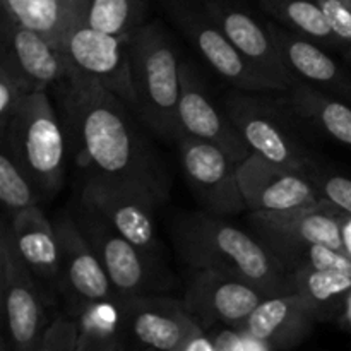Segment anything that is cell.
<instances>
[{
	"label": "cell",
	"mask_w": 351,
	"mask_h": 351,
	"mask_svg": "<svg viewBox=\"0 0 351 351\" xmlns=\"http://www.w3.org/2000/svg\"><path fill=\"white\" fill-rule=\"evenodd\" d=\"M136 115L160 139L177 143L180 58L170 33L158 21L141 24L127 36Z\"/></svg>",
	"instance_id": "3957f363"
},
{
	"label": "cell",
	"mask_w": 351,
	"mask_h": 351,
	"mask_svg": "<svg viewBox=\"0 0 351 351\" xmlns=\"http://www.w3.org/2000/svg\"><path fill=\"white\" fill-rule=\"evenodd\" d=\"M168 19L191 41L209 67L233 88L249 93L287 91L281 84L264 77L233 47L221 27L199 0H158Z\"/></svg>",
	"instance_id": "52a82bcc"
},
{
	"label": "cell",
	"mask_w": 351,
	"mask_h": 351,
	"mask_svg": "<svg viewBox=\"0 0 351 351\" xmlns=\"http://www.w3.org/2000/svg\"><path fill=\"white\" fill-rule=\"evenodd\" d=\"M79 201L103 216L127 240L151 256L165 259L156 230V208L165 199L147 185L86 171Z\"/></svg>",
	"instance_id": "8992f818"
},
{
	"label": "cell",
	"mask_w": 351,
	"mask_h": 351,
	"mask_svg": "<svg viewBox=\"0 0 351 351\" xmlns=\"http://www.w3.org/2000/svg\"><path fill=\"white\" fill-rule=\"evenodd\" d=\"M146 0H86L81 24L127 38L146 23Z\"/></svg>",
	"instance_id": "83f0119b"
},
{
	"label": "cell",
	"mask_w": 351,
	"mask_h": 351,
	"mask_svg": "<svg viewBox=\"0 0 351 351\" xmlns=\"http://www.w3.org/2000/svg\"><path fill=\"white\" fill-rule=\"evenodd\" d=\"M79 324V351H125L123 297L79 302L69 307Z\"/></svg>",
	"instance_id": "cb8c5ba5"
},
{
	"label": "cell",
	"mask_w": 351,
	"mask_h": 351,
	"mask_svg": "<svg viewBox=\"0 0 351 351\" xmlns=\"http://www.w3.org/2000/svg\"><path fill=\"white\" fill-rule=\"evenodd\" d=\"M338 322L351 335V295H350V298H348V304H346L345 312H343L341 319H339Z\"/></svg>",
	"instance_id": "d590c367"
},
{
	"label": "cell",
	"mask_w": 351,
	"mask_h": 351,
	"mask_svg": "<svg viewBox=\"0 0 351 351\" xmlns=\"http://www.w3.org/2000/svg\"><path fill=\"white\" fill-rule=\"evenodd\" d=\"M72 215L122 297L167 293L175 288L165 259L134 245L95 209L77 199Z\"/></svg>",
	"instance_id": "5b68a950"
},
{
	"label": "cell",
	"mask_w": 351,
	"mask_h": 351,
	"mask_svg": "<svg viewBox=\"0 0 351 351\" xmlns=\"http://www.w3.org/2000/svg\"><path fill=\"white\" fill-rule=\"evenodd\" d=\"M178 120H180L182 132L192 134L216 144L235 163H240L252 153L226 112L221 113L213 103L208 89L204 88L197 72L189 62H182L180 65Z\"/></svg>",
	"instance_id": "ac0fdd59"
},
{
	"label": "cell",
	"mask_w": 351,
	"mask_h": 351,
	"mask_svg": "<svg viewBox=\"0 0 351 351\" xmlns=\"http://www.w3.org/2000/svg\"><path fill=\"white\" fill-rule=\"evenodd\" d=\"M348 3H350V5H351V0H348Z\"/></svg>",
	"instance_id": "74e56055"
},
{
	"label": "cell",
	"mask_w": 351,
	"mask_h": 351,
	"mask_svg": "<svg viewBox=\"0 0 351 351\" xmlns=\"http://www.w3.org/2000/svg\"><path fill=\"white\" fill-rule=\"evenodd\" d=\"M86 0H2L3 19L31 27L62 51L69 33L81 24Z\"/></svg>",
	"instance_id": "603a6c76"
},
{
	"label": "cell",
	"mask_w": 351,
	"mask_h": 351,
	"mask_svg": "<svg viewBox=\"0 0 351 351\" xmlns=\"http://www.w3.org/2000/svg\"><path fill=\"white\" fill-rule=\"evenodd\" d=\"M290 274L293 291L317 322L341 319L351 295L350 274L314 267H298Z\"/></svg>",
	"instance_id": "d4e9b609"
},
{
	"label": "cell",
	"mask_w": 351,
	"mask_h": 351,
	"mask_svg": "<svg viewBox=\"0 0 351 351\" xmlns=\"http://www.w3.org/2000/svg\"><path fill=\"white\" fill-rule=\"evenodd\" d=\"M0 201L9 216L41 201L40 192L3 147L0 154Z\"/></svg>",
	"instance_id": "f1b7e54d"
},
{
	"label": "cell",
	"mask_w": 351,
	"mask_h": 351,
	"mask_svg": "<svg viewBox=\"0 0 351 351\" xmlns=\"http://www.w3.org/2000/svg\"><path fill=\"white\" fill-rule=\"evenodd\" d=\"M75 161L86 171L139 182L168 199V175L137 125L136 112L71 60L53 86Z\"/></svg>",
	"instance_id": "6da1fadb"
},
{
	"label": "cell",
	"mask_w": 351,
	"mask_h": 351,
	"mask_svg": "<svg viewBox=\"0 0 351 351\" xmlns=\"http://www.w3.org/2000/svg\"><path fill=\"white\" fill-rule=\"evenodd\" d=\"M199 2L211 14L233 47L264 77L281 84L287 91L297 84V79L288 71L281 57L280 48L271 34L267 23L261 24V21L252 16L249 7L243 5L240 0H199Z\"/></svg>",
	"instance_id": "5bb4252c"
},
{
	"label": "cell",
	"mask_w": 351,
	"mask_h": 351,
	"mask_svg": "<svg viewBox=\"0 0 351 351\" xmlns=\"http://www.w3.org/2000/svg\"><path fill=\"white\" fill-rule=\"evenodd\" d=\"M189 269L182 300L206 329L213 326L242 328L254 308L267 297L254 285L221 271Z\"/></svg>",
	"instance_id": "7c38bea8"
},
{
	"label": "cell",
	"mask_w": 351,
	"mask_h": 351,
	"mask_svg": "<svg viewBox=\"0 0 351 351\" xmlns=\"http://www.w3.org/2000/svg\"><path fill=\"white\" fill-rule=\"evenodd\" d=\"M338 219H339V226H341V239H343V245H345V252L348 254L351 259V216L346 215V213L339 211Z\"/></svg>",
	"instance_id": "e575fe53"
},
{
	"label": "cell",
	"mask_w": 351,
	"mask_h": 351,
	"mask_svg": "<svg viewBox=\"0 0 351 351\" xmlns=\"http://www.w3.org/2000/svg\"><path fill=\"white\" fill-rule=\"evenodd\" d=\"M339 45H351V5L348 0H319Z\"/></svg>",
	"instance_id": "836d02e7"
},
{
	"label": "cell",
	"mask_w": 351,
	"mask_h": 351,
	"mask_svg": "<svg viewBox=\"0 0 351 351\" xmlns=\"http://www.w3.org/2000/svg\"><path fill=\"white\" fill-rule=\"evenodd\" d=\"M338 213V208L324 201L319 208L250 211L247 221L250 232L267 249L293 243H324L345 252Z\"/></svg>",
	"instance_id": "e0dca14e"
},
{
	"label": "cell",
	"mask_w": 351,
	"mask_h": 351,
	"mask_svg": "<svg viewBox=\"0 0 351 351\" xmlns=\"http://www.w3.org/2000/svg\"><path fill=\"white\" fill-rule=\"evenodd\" d=\"M204 329L184 300L165 293L123 297L125 350L184 351L185 343Z\"/></svg>",
	"instance_id": "30bf717a"
},
{
	"label": "cell",
	"mask_w": 351,
	"mask_h": 351,
	"mask_svg": "<svg viewBox=\"0 0 351 351\" xmlns=\"http://www.w3.org/2000/svg\"><path fill=\"white\" fill-rule=\"evenodd\" d=\"M290 91V108L295 115L319 127L326 136L351 147V108L348 105L319 91L308 82H297Z\"/></svg>",
	"instance_id": "484cf974"
},
{
	"label": "cell",
	"mask_w": 351,
	"mask_h": 351,
	"mask_svg": "<svg viewBox=\"0 0 351 351\" xmlns=\"http://www.w3.org/2000/svg\"><path fill=\"white\" fill-rule=\"evenodd\" d=\"M38 351H79V324L75 315L67 311L48 322Z\"/></svg>",
	"instance_id": "4dcf8cb0"
},
{
	"label": "cell",
	"mask_w": 351,
	"mask_h": 351,
	"mask_svg": "<svg viewBox=\"0 0 351 351\" xmlns=\"http://www.w3.org/2000/svg\"><path fill=\"white\" fill-rule=\"evenodd\" d=\"M239 89L228 95L225 112L254 153L312 177L317 163L287 120L264 99Z\"/></svg>",
	"instance_id": "9c48e42d"
},
{
	"label": "cell",
	"mask_w": 351,
	"mask_h": 351,
	"mask_svg": "<svg viewBox=\"0 0 351 351\" xmlns=\"http://www.w3.org/2000/svg\"><path fill=\"white\" fill-rule=\"evenodd\" d=\"M177 256L195 269L237 276L264 295L291 293V274L254 233L208 211H182L170 223Z\"/></svg>",
	"instance_id": "7a4b0ae2"
},
{
	"label": "cell",
	"mask_w": 351,
	"mask_h": 351,
	"mask_svg": "<svg viewBox=\"0 0 351 351\" xmlns=\"http://www.w3.org/2000/svg\"><path fill=\"white\" fill-rule=\"evenodd\" d=\"M346 55H348V58L351 60V45L348 47V51H346Z\"/></svg>",
	"instance_id": "8d00e7d4"
},
{
	"label": "cell",
	"mask_w": 351,
	"mask_h": 351,
	"mask_svg": "<svg viewBox=\"0 0 351 351\" xmlns=\"http://www.w3.org/2000/svg\"><path fill=\"white\" fill-rule=\"evenodd\" d=\"M62 53L77 69L98 79L106 89L136 108L127 38L77 24L69 33ZM136 112V110H134Z\"/></svg>",
	"instance_id": "9a60e30c"
},
{
	"label": "cell",
	"mask_w": 351,
	"mask_h": 351,
	"mask_svg": "<svg viewBox=\"0 0 351 351\" xmlns=\"http://www.w3.org/2000/svg\"><path fill=\"white\" fill-rule=\"evenodd\" d=\"M31 93L34 91L29 82L21 74L9 51L3 50L0 60V132L7 127L21 99Z\"/></svg>",
	"instance_id": "f546056e"
},
{
	"label": "cell",
	"mask_w": 351,
	"mask_h": 351,
	"mask_svg": "<svg viewBox=\"0 0 351 351\" xmlns=\"http://www.w3.org/2000/svg\"><path fill=\"white\" fill-rule=\"evenodd\" d=\"M261 9L302 36L322 45H339L319 0H259Z\"/></svg>",
	"instance_id": "4316f807"
},
{
	"label": "cell",
	"mask_w": 351,
	"mask_h": 351,
	"mask_svg": "<svg viewBox=\"0 0 351 351\" xmlns=\"http://www.w3.org/2000/svg\"><path fill=\"white\" fill-rule=\"evenodd\" d=\"M317 319L311 314L295 291L267 295L254 308L242 328L273 351L291 350L307 341L315 331Z\"/></svg>",
	"instance_id": "ffe728a7"
},
{
	"label": "cell",
	"mask_w": 351,
	"mask_h": 351,
	"mask_svg": "<svg viewBox=\"0 0 351 351\" xmlns=\"http://www.w3.org/2000/svg\"><path fill=\"white\" fill-rule=\"evenodd\" d=\"M267 26L280 48L288 71L293 74L295 79H300L312 86L350 93L351 82L338 62L332 60L314 40L298 33H290L274 23H267Z\"/></svg>",
	"instance_id": "7402d4cb"
},
{
	"label": "cell",
	"mask_w": 351,
	"mask_h": 351,
	"mask_svg": "<svg viewBox=\"0 0 351 351\" xmlns=\"http://www.w3.org/2000/svg\"><path fill=\"white\" fill-rule=\"evenodd\" d=\"M184 175L204 211L216 216L245 213L237 163L216 144L182 132L177 141Z\"/></svg>",
	"instance_id": "8fae6325"
},
{
	"label": "cell",
	"mask_w": 351,
	"mask_h": 351,
	"mask_svg": "<svg viewBox=\"0 0 351 351\" xmlns=\"http://www.w3.org/2000/svg\"><path fill=\"white\" fill-rule=\"evenodd\" d=\"M0 287L3 336L14 351H38L47 319V297L40 281L21 261L5 221L0 235Z\"/></svg>",
	"instance_id": "ba28073f"
},
{
	"label": "cell",
	"mask_w": 351,
	"mask_h": 351,
	"mask_svg": "<svg viewBox=\"0 0 351 351\" xmlns=\"http://www.w3.org/2000/svg\"><path fill=\"white\" fill-rule=\"evenodd\" d=\"M17 256L45 287L62 291L60 247L55 226L38 206L21 209L5 221Z\"/></svg>",
	"instance_id": "d6986e66"
},
{
	"label": "cell",
	"mask_w": 351,
	"mask_h": 351,
	"mask_svg": "<svg viewBox=\"0 0 351 351\" xmlns=\"http://www.w3.org/2000/svg\"><path fill=\"white\" fill-rule=\"evenodd\" d=\"M311 178L326 201L351 216V178L322 171L321 168H317Z\"/></svg>",
	"instance_id": "d6a6232c"
},
{
	"label": "cell",
	"mask_w": 351,
	"mask_h": 351,
	"mask_svg": "<svg viewBox=\"0 0 351 351\" xmlns=\"http://www.w3.org/2000/svg\"><path fill=\"white\" fill-rule=\"evenodd\" d=\"M3 50L26 77L33 91H48L67 71L69 58L31 27L3 19Z\"/></svg>",
	"instance_id": "44dd1931"
},
{
	"label": "cell",
	"mask_w": 351,
	"mask_h": 351,
	"mask_svg": "<svg viewBox=\"0 0 351 351\" xmlns=\"http://www.w3.org/2000/svg\"><path fill=\"white\" fill-rule=\"evenodd\" d=\"M237 177L249 211L319 208L326 201L311 177L273 163L254 151L237 163Z\"/></svg>",
	"instance_id": "4fadbf2b"
},
{
	"label": "cell",
	"mask_w": 351,
	"mask_h": 351,
	"mask_svg": "<svg viewBox=\"0 0 351 351\" xmlns=\"http://www.w3.org/2000/svg\"><path fill=\"white\" fill-rule=\"evenodd\" d=\"M53 226L60 247L62 293L67 298L69 307L79 302L101 300L120 295L79 228L72 211L60 213L55 218Z\"/></svg>",
	"instance_id": "2e32d148"
},
{
	"label": "cell",
	"mask_w": 351,
	"mask_h": 351,
	"mask_svg": "<svg viewBox=\"0 0 351 351\" xmlns=\"http://www.w3.org/2000/svg\"><path fill=\"white\" fill-rule=\"evenodd\" d=\"M208 331L216 351H273L267 343L257 339L245 328L213 326Z\"/></svg>",
	"instance_id": "1f68e13d"
},
{
	"label": "cell",
	"mask_w": 351,
	"mask_h": 351,
	"mask_svg": "<svg viewBox=\"0 0 351 351\" xmlns=\"http://www.w3.org/2000/svg\"><path fill=\"white\" fill-rule=\"evenodd\" d=\"M2 147L27 175L41 197H53L64 185L65 130L47 91L26 95L2 130Z\"/></svg>",
	"instance_id": "277c9868"
}]
</instances>
